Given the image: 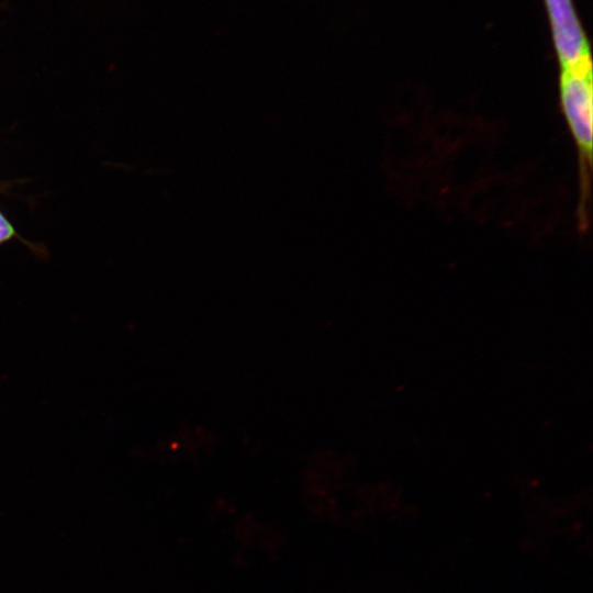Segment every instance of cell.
Listing matches in <instances>:
<instances>
[{
  "instance_id": "7a4b0ae2",
  "label": "cell",
  "mask_w": 593,
  "mask_h": 593,
  "mask_svg": "<svg viewBox=\"0 0 593 593\" xmlns=\"http://www.w3.org/2000/svg\"><path fill=\"white\" fill-rule=\"evenodd\" d=\"M562 70L592 68L589 44L571 0H545Z\"/></svg>"
},
{
  "instance_id": "3957f363",
  "label": "cell",
  "mask_w": 593,
  "mask_h": 593,
  "mask_svg": "<svg viewBox=\"0 0 593 593\" xmlns=\"http://www.w3.org/2000/svg\"><path fill=\"white\" fill-rule=\"evenodd\" d=\"M13 234V227L0 213V243L11 238Z\"/></svg>"
},
{
  "instance_id": "6da1fadb",
  "label": "cell",
  "mask_w": 593,
  "mask_h": 593,
  "mask_svg": "<svg viewBox=\"0 0 593 593\" xmlns=\"http://www.w3.org/2000/svg\"><path fill=\"white\" fill-rule=\"evenodd\" d=\"M592 68L562 70L560 97L569 127L582 153H592Z\"/></svg>"
}]
</instances>
